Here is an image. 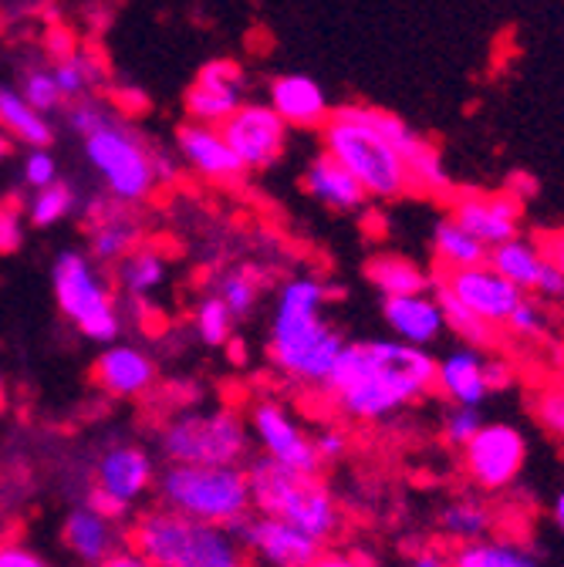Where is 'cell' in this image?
<instances>
[{
  "instance_id": "obj_1",
  "label": "cell",
  "mask_w": 564,
  "mask_h": 567,
  "mask_svg": "<svg viewBox=\"0 0 564 567\" xmlns=\"http://www.w3.org/2000/svg\"><path fill=\"white\" fill-rule=\"evenodd\" d=\"M437 359L399 338L345 341L325 382L335 409L351 422H382L433 392Z\"/></svg>"
},
{
  "instance_id": "obj_2",
  "label": "cell",
  "mask_w": 564,
  "mask_h": 567,
  "mask_svg": "<svg viewBox=\"0 0 564 567\" xmlns=\"http://www.w3.org/2000/svg\"><path fill=\"white\" fill-rule=\"evenodd\" d=\"M328 295V284L318 277H291L288 284H280L270 315L267 359L301 389H325L345 344L341 331H335L325 318Z\"/></svg>"
},
{
  "instance_id": "obj_3",
  "label": "cell",
  "mask_w": 564,
  "mask_h": 567,
  "mask_svg": "<svg viewBox=\"0 0 564 567\" xmlns=\"http://www.w3.org/2000/svg\"><path fill=\"white\" fill-rule=\"evenodd\" d=\"M321 132V153L359 179L369 199H399L412 189L406 156L382 135L369 105L331 109Z\"/></svg>"
},
{
  "instance_id": "obj_4",
  "label": "cell",
  "mask_w": 564,
  "mask_h": 567,
  "mask_svg": "<svg viewBox=\"0 0 564 567\" xmlns=\"http://www.w3.org/2000/svg\"><path fill=\"white\" fill-rule=\"evenodd\" d=\"M125 530L129 547L146 554L156 567H250L230 527L199 524L166 507L135 511Z\"/></svg>"
},
{
  "instance_id": "obj_5",
  "label": "cell",
  "mask_w": 564,
  "mask_h": 567,
  "mask_svg": "<svg viewBox=\"0 0 564 567\" xmlns=\"http://www.w3.org/2000/svg\"><path fill=\"white\" fill-rule=\"evenodd\" d=\"M160 507L183 514L199 524L237 527L250 507L247 466H214V463H166L156 476Z\"/></svg>"
},
{
  "instance_id": "obj_6",
  "label": "cell",
  "mask_w": 564,
  "mask_h": 567,
  "mask_svg": "<svg viewBox=\"0 0 564 567\" xmlns=\"http://www.w3.org/2000/svg\"><path fill=\"white\" fill-rule=\"evenodd\" d=\"M250 507L257 514L288 520L298 530L311 534L318 544H331L341 530V507L328 483L318 473H295L260 456L247 466Z\"/></svg>"
},
{
  "instance_id": "obj_7",
  "label": "cell",
  "mask_w": 564,
  "mask_h": 567,
  "mask_svg": "<svg viewBox=\"0 0 564 567\" xmlns=\"http://www.w3.org/2000/svg\"><path fill=\"white\" fill-rule=\"evenodd\" d=\"M82 142H85V159L102 179V189L109 199L125 203V206L146 203L163 183L160 176L163 156L150 150L146 138L135 128H129L125 122H119L115 115L95 132H89Z\"/></svg>"
},
{
  "instance_id": "obj_8",
  "label": "cell",
  "mask_w": 564,
  "mask_h": 567,
  "mask_svg": "<svg viewBox=\"0 0 564 567\" xmlns=\"http://www.w3.org/2000/svg\"><path fill=\"white\" fill-rule=\"evenodd\" d=\"M51 288L58 311L75 324V331L95 344H112L122 334V311L115 288L99 264L82 250H64L51 264Z\"/></svg>"
},
{
  "instance_id": "obj_9",
  "label": "cell",
  "mask_w": 564,
  "mask_h": 567,
  "mask_svg": "<svg viewBox=\"0 0 564 567\" xmlns=\"http://www.w3.org/2000/svg\"><path fill=\"white\" fill-rule=\"evenodd\" d=\"M156 443L166 463L234 466L247 460L250 430H247V419L230 405L183 409L163 422Z\"/></svg>"
},
{
  "instance_id": "obj_10",
  "label": "cell",
  "mask_w": 564,
  "mask_h": 567,
  "mask_svg": "<svg viewBox=\"0 0 564 567\" xmlns=\"http://www.w3.org/2000/svg\"><path fill=\"white\" fill-rule=\"evenodd\" d=\"M156 476V456L143 443H112L95 460L89 501L125 520L153 496Z\"/></svg>"
},
{
  "instance_id": "obj_11",
  "label": "cell",
  "mask_w": 564,
  "mask_h": 567,
  "mask_svg": "<svg viewBox=\"0 0 564 567\" xmlns=\"http://www.w3.org/2000/svg\"><path fill=\"white\" fill-rule=\"evenodd\" d=\"M247 430H250V443L260 446V456L274 460L277 466H288L295 473H318L321 470L315 436L305 430V422L280 399L254 402L250 415H247Z\"/></svg>"
},
{
  "instance_id": "obj_12",
  "label": "cell",
  "mask_w": 564,
  "mask_h": 567,
  "mask_svg": "<svg viewBox=\"0 0 564 567\" xmlns=\"http://www.w3.org/2000/svg\"><path fill=\"white\" fill-rule=\"evenodd\" d=\"M460 450L463 473L473 486L486 493H504L507 486H514L527 463V440L517 425L507 422H483Z\"/></svg>"
},
{
  "instance_id": "obj_13",
  "label": "cell",
  "mask_w": 564,
  "mask_h": 567,
  "mask_svg": "<svg viewBox=\"0 0 564 567\" xmlns=\"http://www.w3.org/2000/svg\"><path fill=\"white\" fill-rule=\"evenodd\" d=\"M221 132L247 173L277 166V159L285 156V146H288V125L267 102H244L221 125Z\"/></svg>"
},
{
  "instance_id": "obj_14",
  "label": "cell",
  "mask_w": 564,
  "mask_h": 567,
  "mask_svg": "<svg viewBox=\"0 0 564 567\" xmlns=\"http://www.w3.org/2000/svg\"><path fill=\"white\" fill-rule=\"evenodd\" d=\"M244 554L257 567H308L325 544H318L311 534L298 530L288 520H277L267 514L250 511L237 527H234Z\"/></svg>"
},
{
  "instance_id": "obj_15",
  "label": "cell",
  "mask_w": 564,
  "mask_h": 567,
  "mask_svg": "<svg viewBox=\"0 0 564 567\" xmlns=\"http://www.w3.org/2000/svg\"><path fill=\"white\" fill-rule=\"evenodd\" d=\"M437 288L453 295L463 308H470L476 318H483L493 328H504L511 311L524 301V291L517 288V284H511L504 274H498L486 260L447 270V277L437 284Z\"/></svg>"
},
{
  "instance_id": "obj_16",
  "label": "cell",
  "mask_w": 564,
  "mask_h": 567,
  "mask_svg": "<svg viewBox=\"0 0 564 567\" xmlns=\"http://www.w3.org/2000/svg\"><path fill=\"white\" fill-rule=\"evenodd\" d=\"M240 105H244V71L237 61L227 58L206 61L183 95L186 122H203V125H224Z\"/></svg>"
},
{
  "instance_id": "obj_17",
  "label": "cell",
  "mask_w": 564,
  "mask_h": 567,
  "mask_svg": "<svg viewBox=\"0 0 564 567\" xmlns=\"http://www.w3.org/2000/svg\"><path fill=\"white\" fill-rule=\"evenodd\" d=\"M125 544H129L125 520L109 514V511H102L92 501L75 504L72 511L64 514V520H61V547L72 554L79 564H85V567L102 564L109 554H115Z\"/></svg>"
},
{
  "instance_id": "obj_18",
  "label": "cell",
  "mask_w": 564,
  "mask_h": 567,
  "mask_svg": "<svg viewBox=\"0 0 564 567\" xmlns=\"http://www.w3.org/2000/svg\"><path fill=\"white\" fill-rule=\"evenodd\" d=\"M486 264L498 274H504L511 284H517L524 295L564 298V274L557 270V264L547 257V250H541V244L524 240L521 234L490 247Z\"/></svg>"
},
{
  "instance_id": "obj_19",
  "label": "cell",
  "mask_w": 564,
  "mask_h": 567,
  "mask_svg": "<svg viewBox=\"0 0 564 567\" xmlns=\"http://www.w3.org/2000/svg\"><path fill=\"white\" fill-rule=\"evenodd\" d=\"M521 213L524 203L511 189H501V193H463L453 203L450 217L490 250L521 234Z\"/></svg>"
},
{
  "instance_id": "obj_20",
  "label": "cell",
  "mask_w": 564,
  "mask_h": 567,
  "mask_svg": "<svg viewBox=\"0 0 564 567\" xmlns=\"http://www.w3.org/2000/svg\"><path fill=\"white\" fill-rule=\"evenodd\" d=\"M176 150L183 156V166L203 176L206 183L230 186L237 183L247 169L240 166L230 142L224 138L221 125H203V122H186L176 128Z\"/></svg>"
},
{
  "instance_id": "obj_21",
  "label": "cell",
  "mask_w": 564,
  "mask_h": 567,
  "mask_svg": "<svg viewBox=\"0 0 564 567\" xmlns=\"http://www.w3.org/2000/svg\"><path fill=\"white\" fill-rule=\"evenodd\" d=\"M89 217V257L95 264H119L146 240V230L139 224L125 203L99 196L85 206Z\"/></svg>"
},
{
  "instance_id": "obj_22",
  "label": "cell",
  "mask_w": 564,
  "mask_h": 567,
  "mask_svg": "<svg viewBox=\"0 0 564 567\" xmlns=\"http://www.w3.org/2000/svg\"><path fill=\"white\" fill-rule=\"evenodd\" d=\"M92 379L112 399H143L156 385V362L139 344L112 341L95 359Z\"/></svg>"
},
{
  "instance_id": "obj_23",
  "label": "cell",
  "mask_w": 564,
  "mask_h": 567,
  "mask_svg": "<svg viewBox=\"0 0 564 567\" xmlns=\"http://www.w3.org/2000/svg\"><path fill=\"white\" fill-rule=\"evenodd\" d=\"M267 105L285 118L288 128H305V132H318L331 115L325 89L311 75H301V71L277 75L267 89Z\"/></svg>"
},
{
  "instance_id": "obj_24",
  "label": "cell",
  "mask_w": 564,
  "mask_h": 567,
  "mask_svg": "<svg viewBox=\"0 0 564 567\" xmlns=\"http://www.w3.org/2000/svg\"><path fill=\"white\" fill-rule=\"evenodd\" d=\"M433 389L450 402V405H473L480 409L486 402L490 382H486V351L473 344H460L447 351L437 362V382Z\"/></svg>"
},
{
  "instance_id": "obj_25",
  "label": "cell",
  "mask_w": 564,
  "mask_h": 567,
  "mask_svg": "<svg viewBox=\"0 0 564 567\" xmlns=\"http://www.w3.org/2000/svg\"><path fill=\"white\" fill-rule=\"evenodd\" d=\"M382 321L392 331V338L419 344V348L440 341V334L447 331L443 308H440L437 295H430V291L386 298L382 301Z\"/></svg>"
},
{
  "instance_id": "obj_26",
  "label": "cell",
  "mask_w": 564,
  "mask_h": 567,
  "mask_svg": "<svg viewBox=\"0 0 564 567\" xmlns=\"http://www.w3.org/2000/svg\"><path fill=\"white\" fill-rule=\"evenodd\" d=\"M301 186L315 203H321V206H328L335 213H356L369 199L366 189L359 186V179L351 176L338 159H331L328 153H318L308 163V169L301 176Z\"/></svg>"
},
{
  "instance_id": "obj_27",
  "label": "cell",
  "mask_w": 564,
  "mask_h": 567,
  "mask_svg": "<svg viewBox=\"0 0 564 567\" xmlns=\"http://www.w3.org/2000/svg\"><path fill=\"white\" fill-rule=\"evenodd\" d=\"M166 277H170V257L156 244H146V240L115 264L119 291L132 301L153 298L166 284Z\"/></svg>"
},
{
  "instance_id": "obj_28",
  "label": "cell",
  "mask_w": 564,
  "mask_h": 567,
  "mask_svg": "<svg viewBox=\"0 0 564 567\" xmlns=\"http://www.w3.org/2000/svg\"><path fill=\"white\" fill-rule=\"evenodd\" d=\"M0 132L24 142L28 150H41L54 142V125L44 112H38L18 89L0 85Z\"/></svg>"
},
{
  "instance_id": "obj_29",
  "label": "cell",
  "mask_w": 564,
  "mask_h": 567,
  "mask_svg": "<svg viewBox=\"0 0 564 567\" xmlns=\"http://www.w3.org/2000/svg\"><path fill=\"white\" fill-rule=\"evenodd\" d=\"M450 567H544V564L521 540L486 534L476 540H463L450 554Z\"/></svg>"
},
{
  "instance_id": "obj_30",
  "label": "cell",
  "mask_w": 564,
  "mask_h": 567,
  "mask_svg": "<svg viewBox=\"0 0 564 567\" xmlns=\"http://www.w3.org/2000/svg\"><path fill=\"white\" fill-rule=\"evenodd\" d=\"M366 277L372 280V288L382 298H399V295H416V291H430V277L419 264L399 254H376L366 264Z\"/></svg>"
},
{
  "instance_id": "obj_31",
  "label": "cell",
  "mask_w": 564,
  "mask_h": 567,
  "mask_svg": "<svg viewBox=\"0 0 564 567\" xmlns=\"http://www.w3.org/2000/svg\"><path fill=\"white\" fill-rule=\"evenodd\" d=\"M433 250H437V257L443 260L447 270L486 260V247L473 234H466L453 217L437 220V227H433Z\"/></svg>"
},
{
  "instance_id": "obj_32",
  "label": "cell",
  "mask_w": 564,
  "mask_h": 567,
  "mask_svg": "<svg viewBox=\"0 0 564 567\" xmlns=\"http://www.w3.org/2000/svg\"><path fill=\"white\" fill-rule=\"evenodd\" d=\"M440 527L447 537H453L457 544L463 540H476V537H486L493 530V514L480 504V501H453L440 511Z\"/></svg>"
},
{
  "instance_id": "obj_33",
  "label": "cell",
  "mask_w": 564,
  "mask_h": 567,
  "mask_svg": "<svg viewBox=\"0 0 564 567\" xmlns=\"http://www.w3.org/2000/svg\"><path fill=\"white\" fill-rule=\"evenodd\" d=\"M75 206H79L75 186H68V183L58 179V183H51L44 189H34V196L28 199V220H31V227L48 230V227L72 217Z\"/></svg>"
},
{
  "instance_id": "obj_34",
  "label": "cell",
  "mask_w": 564,
  "mask_h": 567,
  "mask_svg": "<svg viewBox=\"0 0 564 567\" xmlns=\"http://www.w3.org/2000/svg\"><path fill=\"white\" fill-rule=\"evenodd\" d=\"M193 328L206 348H224L234 338L237 318L230 315V308L217 295H206V298H199V305L193 311Z\"/></svg>"
},
{
  "instance_id": "obj_35",
  "label": "cell",
  "mask_w": 564,
  "mask_h": 567,
  "mask_svg": "<svg viewBox=\"0 0 564 567\" xmlns=\"http://www.w3.org/2000/svg\"><path fill=\"white\" fill-rule=\"evenodd\" d=\"M437 301L443 308V318H447V328L457 331L463 338V344H473V348H490L498 341V328L486 324L483 318H476L470 308H463L453 295H447L443 288H437Z\"/></svg>"
},
{
  "instance_id": "obj_36",
  "label": "cell",
  "mask_w": 564,
  "mask_h": 567,
  "mask_svg": "<svg viewBox=\"0 0 564 567\" xmlns=\"http://www.w3.org/2000/svg\"><path fill=\"white\" fill-rule=\"evenodd\" d=\"M214 295L230 308V315L240 321L247 318L254 308H257V298H260V284L250 270H227L217 277L214 284Z\"/></svg>"
},
{
  "instance_id": "obj_37",
  "label": "cell",
  "mask_w": 564,
  "mask_h": 567,
  "mask_svg": "<svg viewBox=\"0 0 564 567\" xmlns=\"http://www.w3.org/2000/svg\"><path fill=\"white\" fill-rule=\"evenodd\" d=\"M51 75H54L64 99H85L99 82V64L85 54H64L51 68Z\"/></svg>"
},
{
  "instance_id": "obj_38",
  "label": "cell",
  "mask_w": 564,
  "mask_h": 567,
  "mask_svg": "<svg viewBox=\"0 0 564 567\" xmlns=\"http://www.w3.org/2000/svg\"><path fill=\"white\" fill-rule=\"evenodd\" d=\"M409 179H412V186H419V189H447V166H443V159H440V153L430 146L427 138L419 142V150L416 153H409Z\"/></svg>"
},
{
  "instance_id": "obj_39",
  "label": "cell",
  "mask_w": 564,
  "mask_h": 567,
  "mask_svg": "<svg viewBox=\"0 0 564 567\" xmlns=\"http://www.w3.org/2000/svg\"><path fill=\"white\" fill-rule=\"evenodd\" d=\"M38 112H54V109H61V102H64V95H61V89H58V82H54V75H51V68H28L24 75H21V89H18Z\"/></svg>"
},
{
  "instance_id": "obj_40",
  "label": "cell",
  "mask_w": 564,
  "mask_h": 567,
  "mask_svg": "<svg viewBox=\"0 0 564 567\" xmlns=\"http://www.w3.org/2000/svg\"><path fill=\"white\" fill-rule=\"evenodd\" d=\"M504 331H511L521 341H544V334H547V315H544V308L537 301H531V295H524V301L504 321Z\"/></svg>"
},
{
  "instance_id": "obj_41",
  "label": "cell",
  "mask_w": 564,
  "mask_h": 567,
  "mask_svg": "<svg viewBox=\"0 0 564 567\" xmlns=\"http://www.w3.org/2000/svg\"><path fill=\"white\" fill-rule=\"evenodd\" d=\"M534 409H537V419H541L544 430H547L557 443H564V382L544 385V389L537 392V399H534Z\"/></svg>"
},
{
  "instance_id": "obj_42",
  "label": "cell",
  "mask_w": 564,
  "mask_h": 567,
  "mask_svg": "<svg viewBox=\"0 0 564 567\" xmlns=\"http://www.w3.org/2000/svg\"><path fill=\"white\" fill-rule=\"evenodd\" d=\"M480 425H483V419L473 405H453L443 415V440L460 450L463 443H470V436L480 430Z\"/></svg>"
},
{
  "instance_id": "obj_43",
  "label": "cell",
  "mask_w": 564,
  "mask_h": 567,
  "mask_svg": "<svg viewBox=\"0 0 564 567\" xmlns=\"http://www.w3.org/2000/svg\"><path fill=\"white\" fill-rule=\"evenodd\" d=\"M21 179H24V186H31V189H44V186H51V183L61 179V176H58V159L48 153V146L28 150V156H24V163H21Z\"/></svg>"
},
{
  "instance_id": "obj_44",
  "label": "cell",
  "mask_w": 564,
  "mask_h": 567,
  "mask_svg": "<svg viewBox=\"0 0 564 567\" xmlns=\"http://www.w3.org/2000/svg\"><path fill=\"white\" fill-rule=\"evenodd\" d=\"M112 118V112L102 105V102H95V99H75V105L68 109V128H72L79 138H85L89 132H95L99 125H105Z\"/></svg>"
},
{
  "instance_id": "obj_45",
  "label": "cell",
  "mask_w": 564,
  "mask_h": 567,
  "mask_svg": "<svg viewBox=\"0 0 564 567\" xmlns=\"http://www.w3.org/2000/svg\"><path fill=\"white\" fill-rule=\"evenodd\" d=\"M0 567H58V564L24 540H0Z\"/></svg>"
},
{
  "instance_id": "obj_46",
  "label": "cell",
  "mask_w": 564,
  "mask_h": 567,
  "mask_svg": "<svg viewBox=\"0 0 564 567\" xmlns=\"http://www.w3.org/2000/svg\"><path fill=\"white\" fill-rule=\"evenodd\" d=\"M24 244V217L14 206L0 203V254H14Z\"/></svg>"
},
{
  "instance_id": "obj_47",
  "label": "cell",
  "mask_w": 564,
  "mask_h": 567,
  "mask_svg": "<svg viewBox=\"0 0 564 567\" xmlns=\"http://www.w3.org/2000/svg\"><path fill=\"white\" fill-rule=\"evenodd\" d=\"M311 436H315V450H318L321 466L338 463L348 453V436L341 430H321V433H311Z\"/></svg>"
},
{
  "instance_id": "obj_48",
  "label": "cell",
  "mask_w": 564,
  "mask_h": 567,
  "mask_svg": "<svg viewBox=\"0 0 564 567\" xmlns=\"http://www.w3.org/2000/svg\"><path fill=\"white\" fill-rule=\"evenodd\" d=\"M308 567H376L372 560H366L362 554H351V550H318V557Z\"/></svg>"
},
{
  "instance_id": "obj_49",
  "label": "cell",
  "mask_w": 564,
  "mask_h": 567,
  "mask_svg": "<svg viewBox=\"0 0 564 567\" xmlns=\"http://www.w3.org/2000/svg\"><path fill=\"white\" fill-rule=\"evenodd\" d=\"M486 382H490V392H504L511 389L514 382V369L507 359H498V354H486Z\"/></svg>"
},
{
  "instance_id": "obj_50",
  "label": "cell",
  "mask_w": 564,
  "mask_h": 567,
  "mask_svg": "<svg viewBox=\"0 0 564 567\" xmlns=\"http://www.w3.org/2000/svg\"><path fill=\"white\" fill-rule=\"evenodd\" d=\"M95 567H156V564H153L146 554H139L135 547L125 544V547H119L115 554H109V557H105L102 564H95Z\"/></svg>"
},
{
  "instance_id": "obj_51",
  "label": "cell",
  "mask_w": 564,
  "mask_h": 567,
  "mask_svg": "<svg viewBox=\"0 0 564 567\" xmlns=\"http://www.w3.org/2000/svg\"><path fill=\"white\" fill-rule=\"evenodd\" d=\"M406 567H450V554H443L437 547H427V550L412 554Z\"/></svg>"
},
{
  "instance_id": "obj_52",
  "label": "cell",
  "mask_w": 564,
  "mask_h": 567,
  "mask_svg": "<svg viewBox=\"0 0 564 567\" xmlns=\"http://www.w3.org/2000/svg\"><path fill=\"white\" fill-rule=\"evenodd\" d=\"M544 250H547V257H551V260L557 264V270L564 274V234H557V237H551Z\"/></svg>"
},
{
  "instance_id": "obj_53",
  "label": "cell",
  "mask_w": 564,
  "mask_h": 567,
  "mask_svg": "<svg viewBox=\"0 0 564 567\" xmlns=\"http://www.w3.org/2000/svg\"><path fill=\"white\" fill-rule=\"evenodd\" d=\"M551 520H554V527H557V534L564 537V489L554 496V504H551Z\"/></svg>"
},
{
  "instance_id": "obj_54",
  "label": "cell",
  "mask_w": 564,
  "mask_h": 567,
  "mask_svg": "<svg viewBox=\"0 0 564 567\" xmlns=\"http://www.w3.org/2000/svg\"><path fill=\"white\" fill-rule=\"evenodd\" d=\"M8 156H11V138H8L4 132H0V166L8 163Z\"/></svg>"
},
{
  "instance_id": "obj_55",
  "label": "cell",
  "mask_w": 564,
  "mask_h": 567,
  "mask_svg": "<svg viewBox=\"0 0 564 567\" xmlns=\"http://www.w3.org/2000/svg\"><path fill=\"white\" fill-rule=\"evenodd\" d=\"M4 402H8V392H4V375H0V409H4Z\"/></svg>"
}]
</instances>
